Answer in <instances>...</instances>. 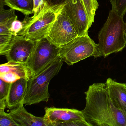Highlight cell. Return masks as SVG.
Listing matches in <instances>:
<instances>
[{"mask_svg":"<svg viewBox=\"0 0 126 126\" xmlns=\"http://www.w3.org/2000/svg\"><path fill=\"white\" fill-rule=\"evenodd\" d=\"M85 94L86 105L82 112L90 126H115L113 118L115 106L105 83L93 84Z\"/></svg>","mask_w":126,"mask_h":126,"instance_id":"cell-1","label":"cell"},{"mask_svg":"<svg viewBox=\"0 0 126 126\" xmlns=\"http://www.w3.org/2000/svg\"><path fill=\"white\" fill-rule=\"evenodd\" d=\"M123 17L113 10H110L106 22L99 33L98 44L102 56L104 57L120 52L126 47L125 31L126 23Z\"/></svg>","mask_w":126,"mask_h":126,"instance_id":"cell-2","label":"cell"},{"mask_svg":"<svg viewBox=\"0 0 126 126\" xmlns=\"http://www.w3.org/2000/svg\"><path fill=\"white\" fill-rule=\"evenodd\" d=\"M63 61L59 58L29 79L23 103L26 105L47 102L50 98L48 86L51 79L58 74Z\"/></svg>","mask_w":126,"mask_h":126,"instance_id":"cell-3","label":"cell"},{"mask_svg":"<svg viewBox=\"0 0 126 126\" xmlns=\"http://www.w3.org/2000/svg\"><path fill=\"white\" fill-rule=\"evenodd\" d=\"M64 5L49 6L46 4L42 10L37 15L32 17L25 15L22 22L23 28L17 35L34 41L46 38Z\"/></svg>","mask_w":126,"mask_h":126,"instance_id":"cell-4","label":"cell"},{"mask_svg":"<svg viewBox=\"0 0 126 126\" xmlns=\"http://www.w3.org/2000/svg\"><path fill=\"white\" fill-rule=\"evenodd\" d=\"M59 57L68 65L90 57L102 56L98 44L88 35L78 36L67 44L59 47Z\"/></svg>","mask_w":126,"mask_h":126,"instance_id":"cell-5","label":"cell"},{"mask_svg":"<svg viewBox=\"0 0 126 126\" xmlns=\"http://www.w3.org/2000/svg\"><path fill=\"white\" fill-rule=\"evenodd\" d=\"M60 48L46 38L37 41L27 65L32 76L36 75L51 63L59 58Z\"/></svg>","mask_w":126,"mask_h":126,"instance_id":"cell-6","label":"cell"},{"mask_svg":"<svg viewBox=\"0 0 126 126\" xmlns=\"http://www.w3.org/2000/svg\"><path fill=\"white\" fill-rule=\"evenodd\" d=\"M44 118L48 126H90L82 111L75 109L46 107Z\"/></svg>","mask_w":126,"mask_h":126,"instance_id":"cell-7","label":"cell"},{"mask_svg":"<svg viewBox=\"0 0 126 126\" xmlns=\"http://www.w3.org/2000/svg\"><path fill=\"white\" fill-rule=\"evenodd\" d=\"M77 36L78 34L75 28L63 8L46 38L59 47L67 44Z\"/></svg>","mask_w":126,"mask_h":126,"instance_id":"cell-8","label":"cell"},{"mask_svg":"<svg viewBox=\"0 0 126 126\" xmlns=\"http://www.w3.org/2000/svg\"><path fill=\"white\" fill-rule=\"evenodd\" d=\"M63 9L78 36L88 35L91 25L82 0H67Z\"/></svg>","mask_w":126,"mask_h":126,"instance_id":"cell-9","label":"cell"},{"mask_svg":"<svg viewBox=\"0 0 126 126\" xmlns=\"http://www.w3.org/2000/svg\"><path fill=\"white\" fill-rule=\"evenodd\" d=\"M36 42L27 39L22 36H14L10 47L5 56L8 62L27 64Z\"/></svg>","mask_w":126,"mask_h":126,"instance_id":"cell-10","label":"cell"},{"mask_svg":"<svg viewBox=\"0 0 126 126\" xmlns=\"http://www.w3.org/2000/svg\"><path fill=\"white\" fill-rule=\"evenodd\" d=\"M8 114L20 126H48L43 117L35 116L27 111L23 102L12 109Z\"/></svg>","mask_w":126,"mask_h":126,"instance_id":"cell-11","label":"cell"},{"mask_svg":"<svg viewBox=\"0 0 126 126\" xmlns=\"http://www.w3.org/2000/svg\"><path fill=\"white\" fill-rule=\"evenodd\" d=\"M108 94L113 105L126 114V87L125 84L117 82L108 78L106 82Z\"/></svg>","mask_w":126,"mask_h":126,"instance_id":"cell-12","label":"cell"},{"mask_svg":"<svg viewBox=\"0 0 126 126\" xmlns=\"http://www.w3.org/2000/svg\"><path fill=\"white\" fill-rule=\"evenodd\" d=\"M28 80L21 78L11 84L6 100L7 107L13 109L23 102L27 90Z\"/></svg>","mask_w":126,"mask_h":126,"instance_id":"cell-13","label":"cell"},{"mask_svg":"<svg viewBox=\"0 0 126 126\" xmlns=\"http://www.w3.org/2000/svg\"><path fill=\"white\" fill-rule=\"evenodd\" d=\"M11 72L28 80L32 77L30 68L26 65L22 63L8 62L0 65V73Z\"/></svg>","mask_w":126,"mask_h":126,"instance_id":"cell-14","label":"cell"},{"mask_svg":"<svg viewBox=\"0 0 126 126\" xmlns=\"http://www.w3.org/2000/svg\"><path fill=\"white\" fill-rule=\"evenodd\" d=\"M6 5L25 15L33 14L34 0H5Z\"/></svg>","mask_w":126,"mask_h":126,"instance_id":"cell-15","label":"cell"},{"mask_svg":"<svg viewBox=\"0 0 126 126\" xmlns=\"http://www.w3.org/2000/svg\"><path fill=\"white\" fill-rule=\"evenodd\" d=\"M91 25L94 22L96 12L99 7L97 0H82Z\"/></svg>","mask_w":126,"mask_h":126,"instance_id":"cell-16","label":"cell"},{"mask_svg":"<svg viewBox=\"0 0 126 126\" xmlns=\"http://www.w3.org/2000/svg\"><path fill=\"white\" fill-rule=\"evenodd\" d=\"M14 35H0V54L6 56L11 46Z\"/></svg>","mask_w":126,"mask_h":126,"instance_id":"cell-17","label":"cell"},{"mask_svg":"<svg viewBox=\"0 0 126 126\" xmlns=\"http://www.w3.org/2000/svg\"><path fill=\"white\" fill-rule=\"evenodd\" d=\"M113 10L119 16L124 17L126 12V0H110Z\"/></svg>","mask_w":126,"mask_h":126,"instance_id":"cell-18","label":"cell"},{"mask_svg":"<svg viewBox=\"0 0 126 126\" xmlns=\"http://www.w3.org/2000/svg\"><path fill=\"white\" fill-rule=\"evenodd\" d=\"M0 126H20L10 116L5 112V109H0Z\"/></svg>","mask_w":126,"mask_h":126,"instance_id":"cell-19","label":"cell"},{"mask_svg":"<svg viewBox=\"0 0 126 126\" xmlns=\"http://www.w3.org/2000/svg\"><path fill=\"white\" fill-rule=\"evenodd\" d=\"M0 101H6L11 87V83L7 82L0 79Z\"/></svg>","mask_w":126,"mask_h":126,"instance_id":"cell-20","label":"cell"},{"mask_svg":"<svg viewBox=\"0 0 126 126\" xmlns=\"http://www.w3.org/2000/svg\"><path fill=\"white\" fill-rule=\"evenodd\" d=\"M17 19V16H15L2 23H0V35L11 34L10 29L12 24L14 21Z\"/></svg>","mask_w":126,"mask_h":126,"instance_id":"cell-21","label":"cell"},{"mask_svg":"<svg viewBox=\"0 0 126 126\" xmlns=\"http://www.w3.org/2000/svg\"><path fill=\"white\" fill-rule=\"evenodd\" d=\"M21 78V77L12 72L0 73V79L10 83L14 82Z\"/></svg>","mask_w":126,"mask_h":126,"instance_id":"cell-22","label":"cell"},{"mask_svg":"<svg viewBox=\"0 0 126 126\" xmlns=\"http://www.w3.org/2000/svg\"><path fill=\"white\" fill-rule=\"evenodd\" d=\"M15 11L11 8L9 10L3 9L0 11V23H2L16 16Z\"/></svg>","mask_w":126,"mask_h":126,"instance_id":"cell-23","label":"cell"},{"mask_svg":"<svg viewBox=\"0 0 126 126\" xmlns=\"http://www.w3.org/2000/svg\"><path fill=\"white\" fill-rule=\"evenodd\" d=\"M23 28L22 22L16 19L15 20L12 24L10 29V33L12 35L17 36V34L22 30Z\"/></svg>","mask_w":126,"mask_h":126,"instance_id":"cell-24","label":"cell"},{"mask_svg":"<svg viewBox=\"0 0 126 126\" xmlns=\"http://www.w3.org/2000/svg\"><path fill=\"white\" fill-rule=\"evenodd\" d=\"M44 0H34V15L39 14L44 8L45 5Z\"/></svg>","mask_w":126,"mask_h":126,"instance_id":"cell-25","label":"cell"},{"mask_svg":"<svg viewBox=\"0 0 126 126\" xmlns=\"http://www.w3.org/2000/svg\"><path fill=\"white\" fill-rule=\"evenodd\" d=\"M45 4L49 6L58 5L64 4L67 0H44Z\"/></svg>","mask_w":126,"mask_h":126,"instance_id":"cell-26","label":"cell"},{"mask_svg":"<svg viewBox=\"0 0 126 126\" xmlns=\"http://www.w3.org/2000/svg\"><path fill=\"white\" fill-rule=\"evenodd\" d=\"M6 5L5 4V0H0V11L4 9V6Z\"/></svg>","mask_w":126,"mask_h":126,"instance_id":"cell-27","label":"cell"},{"mask_svg":"<svg viewBox=\"0 0 126 126\" xmlns=\"http://www.w3.org/2000/svg\"><path fill=\"white\" fill-rule=\"evenodd\" d=\"M125 39H126V30L125 31Z\"/></svg>","mask_w":126,"mask_h":126,"instance_id":"cell-28","label":"cell"},{"mask_svg":"<svg viewBox=\"0 0 126 126\" xmlns=\"http://www.w3.org/2000/svg\"><path fill=\"white\" fill-rule=\"evenodd\" d=\"M125 85H126V84H125Z\"/></svg>","mask_w":126,"mask_h":126,"instance_id":"cell-29","label":"cell"}]
</instances>
